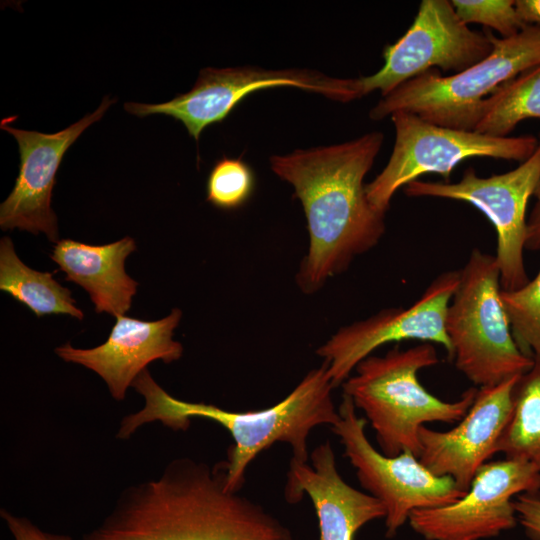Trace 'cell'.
Returning <instances> with one entry per match:
<instances>
[{"label":"cell","mask_w":540,"mask_h":540,"mask_svg":"<svg viewBox=\"0 0 540 540\" xmlns=\"http://www.w3.org/2000/svg\"><path fill=\"white\" fill-rule=\"evenodd\" d=\"M311 465L290 461L284 497L298 503L303 494L311 498L319 524V540H354L365 524L385 518L380 500L348 485L340 476L329 441L310 454Z\"/></svg>","instance_id":"e0dca14e"},{"label":"cell","mask_w":540,"mask_h":540,"mask_svg":"<svg viewBox=\"0 0 540 540\" xmlns=\"http://www.w3.org/2000/svg\"><path fill=\"white\" fill-rule=\"evenodd\" d=\"M82 540H293L260 504L226 487L221 462L177 458L159 477L127 487Z\"/></svg>","instance_id":"7a4b0ae2"},{"label":"cell","mask_w":540,"mask_h":540,"mask_svg":"<svg viewBox=\"0 0 540 540\" xmlns=\"http://www.w3.org/2000/svg\"><path fill=\"white\" fill-rule=\"evenodd\" d=\"M486 31L493 49L484 60L449 76L428 70L382 96L369 117L381 120L404 111L439 126L474 131L486 100L502 85L540 64L539 25H526L507 38Z\"/></svg>","instance_id":"5b68a950"},{"label":"cell","mask_w":540,"mask_h":540,"mask_svg":"<svg viewBox=\"0 0 540 540\" xmlns=\"http://www.w3.org/2000/svg\"><path fill=\"white\" fill-rule=\"evenodd\" d=\"M530 118H540V64L505 83L486 100L474 131L507 137Z\"/></svg>","instance_id":"44dd1931"},{"label":"cell","mask_w":540,"mask_h":540,"mask_svg":"<svg viewBox=\"0 0 540 540\" xmlns=\"http://www.w3.org/2000/svg\"><path fill=\"white\" fill-rule=\"evenodd\" d=\"M135 250V241L129 236L104 245L61 239L50 257L66 274V281L89 294L96 313L118 317L130 309L137 291L138 283L125 271V260Z\"/></svg>","instance_id":"ac0fdd59"},{"label":"cell","mask_w":540,"mask_h":540,"mask_svg":"<svg viewBox=\"0 0 540 540\" xmlns=\"http://www.w3.org/2000/svg\"><path fill=\"white\" fill-rule=\"evenodd\" d=\"M338 413L331 430L344 446V456L362 487L384 505L386 537H394L414 510L448 505L465 494L450 477L431 473L410 451L396 456L378 452L366 436V420L357 415L345 394Z\"/></svg>","instance_id":"ba28073f"},{"label":"cell","mask_w":540,"mask_h":540,"mask_svg":"<svg viewBox=\"0 0 540 540\" xmlns=\"http://www.w3.org/2000/svg\"><path fill=\"white\" fill-rule=\"evenodd\" d=\"M459 271L445 324L455 367L479 388L522 375L533 358L519 349L513 337L501 303L495 256L475 248Z\"/></svg>","instance_id":"8992f818"},{"label":"cell","mask_w":540,"mask_h":540,"mask_svg":"<svg viewBox=\"0 0 540 540\" xmlns=\"http://www.w3.org/2000/svg\"><path fill=\"white\" fill-rule=\"evenodd\" d=\"M254 185V173L246 162L223 156L209 173L207 201L223 210L239 208L251 197Z\"/></svg>","instance_id":"603a6c76"},{"label":"cell","mask_w":540,"mask_h":540,"mask_svg":"<svg viewBox=\"0 0 540 540\" xmlns=\"http://www.w3.org/2000/svg\"><path fill=\"white\" fill-rule=\"evenodd\" d=\"M520 376L480 387L468 412L454 428L437 431L422 426L418 456L422 465L436 476L450 477L467 491L479 468L496 453Z\"/></svg>","instance_id":"9a60e30c"},{"label":"cell","mask_w":540,"mask_h":540,"mask_svg":"<svg viewBox=\"0 0 540 540\" xmlns=\"http://www.w3.org/2000/svg\"><path fill=\"white\" fill-rule=\"evenodd\" d=\"M500 298L519 349L540 359V270L516 290L501 289Z\"/></svg>","instance_id":"7402d4cb"},{"label":"cell","mask_w":540,"mask_h":540,"mask_svg":"<svg viewBox=\"0 0 540 540\" xmlns=\"http://www.w3.org/2000/svg\"><path fill=\"white\" fill-rule=\"evenodd\" d=\"M395 144L384 169L366 184L370 203L386 213L395 192L425 174H439L449 182L453 169L463 160L491 157L524 162L539 141L532 135L495 137L439 126L416 115L397 111L391 116Z\"/></svg>","instance_id":"52a82bcc"},{"label":"cell","mask_w":540,"mask_h":540,"mask_svg":"<svg viewBox=\"0 0 540 540\" xmlns=\"http://www.w3.org/2000/svg\"><path fill=\"white\" fill-rule=\"evenodd\" d=\"M383 142V133L372 131L270 157L272 171L294 188L307 220L309 248L296 274L303 293L321 289L384 235L385 213L370 203L364 184Z\"/></svg>","instance_id":"6da1fadb"},{"label":"cell","mask_w":540,"mask_h":540,"mask_svg":"<svg viewBox=\"0 0 540 540\" xmlns=\"http://www.w3.org/2000/svg\"><path fill=\"white\" fill-rule=\"evenodd\" d=\"M515 6L526 25L540 26V0H516Z\"/></svg>","instance_id":"83f0119b"},{"label":"cell","mask_w":540,"mask_h":540,"mask_svg":"<svg viewBox=\"0 0 540 540\" xmlns=\"http://www.w3.org/2000/svg\"><path fill=\"white\" fill-rule=\"evenodd\" d=\"M534 196L537 198L538 201H540V182H539V185L535 191V194Z\"/></svg>","instance_id":"f1b7e54d"},{"label":"cell","mask_w":540,"mask_h":540,"mask_svg":"<svg viewBox=\"0 0 540 540\" xmlns=\"http://www.w3.org/2000/svg\"><path fill=\"white\" fill-rule=\"evenodd\" d=\"M459 281V270L445 271L412 305L384 309L369 318L341 327L316 350L327 365L334 388L343 384L373 351L391 342L418 340L435 343L441 345L451 359L446 314Z\"/></svg>","instance_id":"7c38bea8"},{"label":"cell","mask_w":540,"mask_h":540,"mask_svg":"<svg viewBox=\"0 0 540 540\" xmlns=\"http://www.w3.org/2000/svg\"><path fill=\"white\" fill-rule=\"evenodd\" d=\"M0 515L14 540H72L69 535L43 531L29 519L16 516L5 509H1Z\"/></svg>","instance_id":"484cf974"},{"label":"cell","mask_w":540,"mask_h":540,"mask_svg":"<svg viewBox=\"0 0 540 540\" xmlns=\"http://www.w3.org/2000/svg\"><path fill=\"white\" fill-rule=\"evenodd\" d=\"M525 249H540V201L538 200L527 220V237Z\"/></svg>","instance_id":"4316f807"},{"label":"cell","mask_w":540,"mask_h":540,"mask_svg":"<svg viewBox=\"0 0 540 540\" xmlns=\"http://www.w3.org/2000/svg\"><path fill=\"white\" fill-rule=\"evenodd\" d=\"M493 45L487 31L471 30L448 0H422L413 23L395 43L383 50L384 65L359 77L362 96H382L431 69L461 72L484 60Z\"/></svg>","instance_id":"8fae6325"},{"label":"cell","mask_w":540,"mask_h":540,"mask_svg":"<svg viewBox=\"0 0 540 540\" xmlns=\"http://www.w3.org/2000/svg\"><path fill=\"white\" fill-rule=\"evenodd\" d=\"M181 317L182 311L178 308L156 321L121 315L116 317L108 339L101 345L80 349L65 343L57 347L55 353L66 362L97 373L112 397L121 401L149 363L155 360L170 363L181 358L183 346L173 339Z\"/></svg>","instance_id":"2e32d148"},{"label":"cell","mask_w":540,"mask_h":540,"mask_svg":"<svg viewBox=\"0 0 540 540\" xmlns=\"http://www.w3.org/2000/svg\"><path fill=\"white\" fill-rule=\"evenodd\" d=\"M0 289L27 306L37 317L65 314L78 320L84 318L71 291L58 283L53 273L25 265L7 236L0 241Z\"/></svg>","instance_id":"d6986e66"},{"label":"cell","mask_w":540,"mask_h":540,"mask_svg":"<svg viewBox=\"0 0 540 540\" xmlns=\"http://www.w3.org/2000/svg\"><path fill=\"white\" fill-rule=\"evenodd\" d=\"M438 362L432 343L395 347L383 356L365 358L342 384L343 394L370 422L383 454L396 456L410 451L418 457L422 426L430 422L457 423L471 407L478 390L475 387L455 401H444L421 385L418 372Z\"/></svg>","instance_id":"277c9868"},{"label":"cell","mask_w":540,"mask_h":540,"mask_svg":"<svg viewBox=\"0 0 540 540\" xmlns=\"http://www.w3.org/2000/svg\"><path fill=\"white\" fill-rule=\"evenodd\" d=\"M517 521L531 540H540V494L522 493L513 500Z\"/></svg>","instance_id":"d4e9b609"},{"label":"cell","mask_w":540,"mask_h":540,"mask_svg":"<svg viewBox=\"0 0 540 540\" xmlns=\"http://www.w3.org/2000/svg\"><path fill=\"white\" fill-rule=\"evenodd\" d=\"M132 386L145 399L144 407L123 418L117 437L129 438L140 426L160 421L174 431H185L192 418L213 420L226 428L233 440L227 458L221 461L227 489L239 492L249 464L276 442L292 449V461L307 463V438L320 425L333 426L339 420L332 399L334 388L325 362L309 371L279 403L266 409L233 412L212 404L177 399L143 370Z\"/></svg>","instance_id":"3957f363"},{"label":"cell","mask_w":540,"mask_h":540,"mask_svg":"<svg viewBox=\"0 0 540 540\" xmlns=\"http://www.w3.org/2000/svg\"><path fill=\"white\" fill-rule=\"evenodd\" d=\"M540 492V473L521 459L487 462L456 502L414 510L411 528L425 540H482L514 528L513 498Z\"/></svg>","instance_id":"4fadbf2b"},{"label":"cell","mask_w":540,"mask_h":540,"mask_svg":"<svg viewBox=\"0 0 540 540\" xmlns=\"http://www.w3.org/2000/svg\"><path fill=\"white\" fill-rule=\"evenodd\" d=\"M274 87H296L329 99L349 102L362 97L358 78L343 79L308 69L269 70L258 67H207L193 88L160 104L127 102V112L145 117L164 114L186 127L196 141L209 125L223 121L249 94Z\"/></svg>","instance_id":"9c48e42d"},{"label":"cell","mask_w":540,"mask_h":540,"mask_svg":"<svg viewBox=\"0 0 540 540\" xmlns=\"http://www.w3.org/2000/svg\"><path fill=\"white\" fill-rule=\"evenodd\" d=\"M540 182V141L534 153L515 169L480 177L473 168L458 182L415 180L404 187L409 197H438L465 201L492 223L497 236L496 261L501 289L513 291L528 281L523 251L527 237L526 210Z\"/></svg>","instance_id":"30bf717a"},{"label":"cell","mask_w":540,"mask_h":540,"mask_svg":"<svg viewBox=\"0 0 540 540\" xmlns=\"http://www.w3.org/2000/svg\"><path fill=\"white\" fill-rule=\"evenodd\" d=\"M496 453L507 459L531 463L540 473V359L523 373L513 391L509 421L497 443Z\"/></svg>","instance_id":"ffe728a7"},{"label":"cell","mask_w":540,"mask_h":540,"mask_svg":"<svg viewBox=\"0 0 540 540\" xmlns=\"http://www.w3.org/2000/svg\"><path fill=\"white\" fill-rule=\"evenodd\" d=\"M451 3L464 24H482L502 38L517 34L526 26L513 0H452Z\"/></svg>","instance_id":"cb8c5ba5"},{"label":"cell","mask_w":540,"mask_h":540,"mask_svg":"<svg viewBox=\"0 0 540 540\" xmlns=\"http://www.w3.org/2000/svg\"><path fill=\"white\" fill-rule=\"evenodd\" d=\"M115 102V99L104 97L93 113L52 134L13 128L6 119L1 121V129L16 139L20 154L14 187L0 205L2 230L18 228L36 235L42 232L51 242L59 241L57 217L51 207L58 168L69 147Z\"/></svg>","instance_id":"5bb4252c"}]
</instances>
